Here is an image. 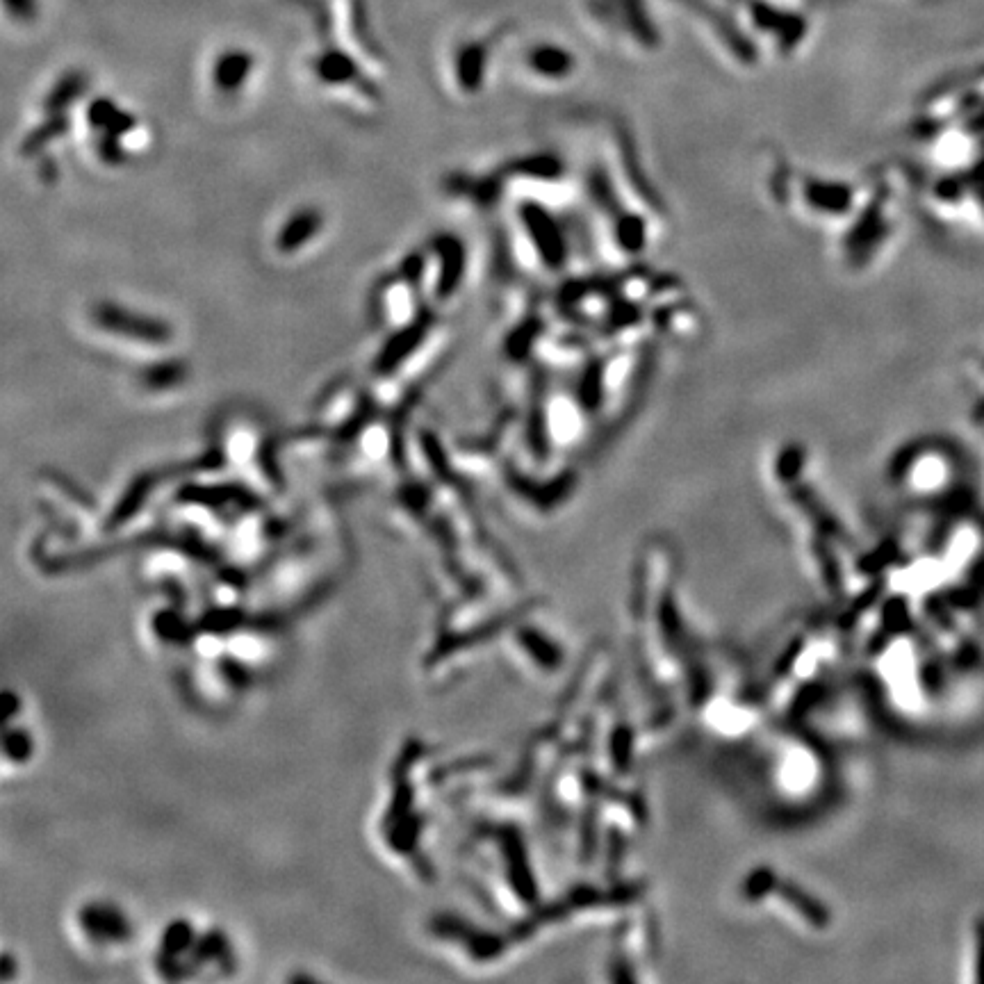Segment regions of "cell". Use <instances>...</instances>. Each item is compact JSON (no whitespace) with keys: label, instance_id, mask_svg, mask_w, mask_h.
Masks as SVG:
<instances>
[{"label":"cell","instance_id":"cell-1","mask_svg":"<svg viewBox=\"0 0 984 984\" xmlns=\"http://www.w3.org/2000/svg\"><path fill=\"white\" fill-rule=\"evenodd\" d=\"M253 60L244 51H226L215 62V80L221 89H235L249 76Z\"/></svg>","mask_w":984,"mask_h":984},{"label":"cell","instance_id":"cell-2","mask_svg":"<svg viewBox=\"0 0 984 984\" xmlns=\"http://www.w3.org/2000/svg\"><path fill=\"white\" fill-rule=\"evenodd\" d=\"M317 71L326 82H344L356 76V64L349 55H344L340 51H331L322 55V60L317 64Z\"/></svg>","mask_w":984,"mask_h":984},{"label":"cell","instance_id":"cell-3","mask_svg":"<svg viewBox=\"0 0 984 984\" xmlns=\"http://www.w3.org/2000/svg\"><path fill=\"white\" fill-rule=\"evenodd\" d=\"M531 62H533V67L545 71V73H559L563 69H568L570 57H568V53L559 51V48L545 46V48H538V51L533 53Z\"/></svg>","mask_w":984,"mask_h":984},{"label":"cell","instance_id":"cell-4","mask_svg":"<svg viewBox=\"0 0 984 984\" xmlns=\"http://www.w3.org/2000/svg\"><path fill=\"white\" fill-rule=\"evenodd\" d=\"M481 64H483V48L479 44L465 46L461 55H458V71H461L463 80H477L481 76Z\"/></svg>","mask_w":984,"mask_h":984},{"label":"cell","instance_id":"cell-5","mask_svg":"<svg viewBox=\"0 0 984 984\" xmlns=\"http://www.w3.org/2000/svg\"><path fill=\"white\" fill-rule=\"evenodd\" d=\"M7 10H10L16 19L30 21L32 16L37 14V3L35 0H5Z\"/></svg>","mask_w":984,"mask_h":984}]
</instances>
